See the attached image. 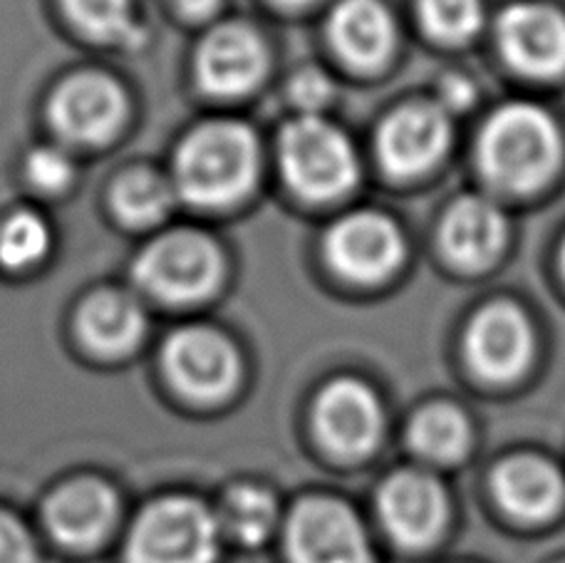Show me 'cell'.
<instances>
[{"mask_svg":"<svg viewBox=\"0 0 565 563\" xmlns=\"http://www.w3.org/2000/svg\"><path fill=\"white\" fill-rule=\"evenodd\" d=\"M258 177V145L238 123H211L177 155V189L191 204L221 209L244 199Z\"/></svg>","mask_w":565,"mask_h":563,"instance_id":"1","label":"cell"},{"mask_svg":"<svg viewBox=\"0 0 565 563\" xmlns=\"http://www.w3.org/2000/svg\"><path fill=\"white\" fill-rule=\"evenodd\" d=\"M479 159L493 184L511 191L536 189L561 162L558 127L533 105L503 107L483 127Z\"/></svg>","mask_w":565,"mask_h":563,"instance_id":"2","label":"cell"},{"mask_svg":"<svg viewBox=\"0 0 565 563\" xmlns=\"http://www.w3.org/2000/svg\"><path fill=\"white\" fill-rule=\"evenodd\" d=\"M280 164L298 194L326 201L358 182V157L348 137L318 115H302L282 129Z\"/></svg>","mask_w":565,"mask_h":563,"instance_id":"3","label":"cell"},{"mask_svg":"<svg viewBox=\"0 0 565 563\" xmlns=\"http://www.w3.org/2000/svg\"><path fill=\"white\" fill-rule=\"evenodd\" d=\"M218 521L191 499H164L137 519L129 534V563H214Z\"/></svg>","mask_w":565,"mask_h":563,"instance_id":"4","label":"cell"},{"mask_svg":"<svg viewBox=\"0 0 565 563\" xmlns=\"http://www.w3.org/2000/svg\"><path fill=\"white\" fill-rule=\"evenodd\" d=\"M135 276L151 296L169 304H191L218 286L224 258L211 238L194 231H177L141 251Z\"/></svg>","mask_w":565,"mask_h":563,"instance_id":"5","label":"cell"},{"mask_svg":"<svg viewBox=\"0 0 565 563\" xmlns=\"http://www.w3.org/2000/svg\"><path fill=\"white\" fill-rule=\"evenodd\" d=\"M286 544L292 563H370L365 531L340 501H302L288 521Z\"/></svg>","mask_w":565,"mask_h":563,"instance_id":"6","label":"cell"},{"mask_svg":"<svg viewBox=\"0 0 565 563\" xmlns=\"http://www.w3.org/2000/svg\"><path fill=\"white\" fill-rule=\"evenodd\" d=\"M169 380L194 400H221L234 390L241 365L234 346L211 328H184L164 348Z\"/></svg>","mask_w":565,"mask_h":563,"instance_id":"7","label":"cell"},{"mask_svg":"<svg viewBox=\"0 0 565 563\" xmlns=\"http://www.w3.org/2000/svg\"><path fill=\"white\" fill-rule=\"evenodd\" d=\"M326 254L338 274L358 284H377L399 266L405 244L390 219L362 211L332 226Z\"/></svg>","mask_w":565,"mask_h":563,"instance_id":"8","label":"cell"},{"mask_svg":"<svg viewBox=\"0 0 565 563\" xmlns=\"http://www.w3.org/2000/svg\"><path fill=\"white\" fill-rule=\"evenodd\" d=\"M50 119L57 132L73 142L99 145L122 125L125 95L105 75H75L50 99Z\"/></svg>","mask_w":565,"mask_h":563,"instance_id":"9","label":"cell"},{"mask_svg":"<svg viewBox=\"0 0 565 563\" xmlns=\"http://www.w3.org/2000/svg\"><path fill=\"white\" fill-rule=\"evenodd\" d=\"M316 425L330 452L360 459L375 449L382 435L380 402L362 382L338 380L318 400Z\"/></svg>","mask_w":565,"mask_h":563,"instance_id":"10","label":"cell"},{"mask_svg":"<svg viewBox=\"0 0 565 563\" xmlns=\"http://www.w3.org/2000/svg\"><path fill=\"white\" fill-rule=\"evenodd\" d=\"M499 45L513 67L529 75L565 70V18L546 6H511L499 18Z\"/></svg>","mask_w":565,"mask_h":563,"instance_id":"11","label":"cell"},{"mask_svg":"<svg viewBox=\"0 0 565 563\" xmlns=\"http://www.w3.org/2000/svg\"><path fill=\"white\" fill-rule=\"evenodd\" d=\"M380 517L397 544L424 549L441 534L447 501L431 477L419 471H402L380 491Z\"/></svg>","mask_w":565,"mask_h":563,"instance_id":"12","label":"cell"},{"mask_svg":"<svg viewBox=\"0 0 565 563\" xmlns=\"http://www.w3.org/2000/svg\"><path fill=\"white\" fill-rule=\"evenodd\" d=\"M533 353V336L513 306H491L473 318L467 333V355L479 375L507 382L521 375Z\"/></svg>","mask_w":565,"mask_h":563,"instance_id":"13","label":"cell"},{"mask_svg":"<svg viewBox=\"0 0 565 563\" xmlns=\"http://www.w3.org/2000/svg\"><path fill=\"white\" fill-rule=\"evenodd\" d=\"M449 142L447 115L434 105H409L380 129V159L392 174L412 177L439 162Z\"/></svg>","mask_w":565,"mask_h":563,"instance_id":"14","label":"cell"},{"mask_svg":"<svg viewBox=\"0 0 565 563\" xmlns=\"http://www.w3.org/2000/svg\"><path fill=\"white\" fill-rule=\"evenodd\" d=\"M266 73V50L246 25H221L199 50V77L214 95H244Z\"/></svg>","mask_w":565,"mask_h":563,"instance_id":"15","label":"cell"},{"mask_svg":"<svg viewBox=\"0 0 565 563\" xmlns=\"http://www.w3.org/2000/svg\"><path fill=\"white\" fill-rule=\"evenodd\" d=\"M45 519L60 544L89 551L103 544L117 519V499L99 481H75L47 501Z\"/></svg>","mask_w":565,"mask_h":563,"instance_id":"16","label":"cell"},{"mask_svg":"<svg viewBox=\"0 0 565 563\" xmlns=\"http://www.w3.org/2000/svg\"><path fill=\"white\" fill-rule=\"evenodd\" d=\"M507 221L487 199L469 196L449 209L441 224V246L454 264L483 268L501 254Z\"/></svg>","mask_w":565,"mask_h":563,"instance_id":"17","label":"cell"},{"mask_svg":"<svg viewBox=\"0 0 565 563\" xmlns=\"http://www.w3.org/2000/svg\"><path fill=\"white\" fill-rule=\"evenodd\" d=\"M330 40L355 67H377L395 45V23L380 0H342L330 15Z\"/></svg>","mask_w":565,"mask_h":563,"instance_id":"18","label":"cell"},{"mask_svg":"<svg viewBox=\"0 0 565 563\" xmlns=\"http://www.w3.org/2000/svg\"><path fill=\"white\" fill-rule=\"evenodd\" d=\"M493 489L509 514L523 521H543L561 507L565 487L548 461L516 457L493 475Z\"/></svg>","mask_w":565,"mask_h":563,"instance_id":"19","label":"cell"},{"mask_svg":"<svg viewBox=\"0 0 565 563\" xmlns=\"http://www.w3.org/2000/svg\"><path fill=\"white\" fill-rule=\"evenodd\" d=\"M145 314L132 298L122 294H97L85 304L79 330L87 346L105 355L132 350L145 336Z\"/></svg>","mask_w":565,"mask_h":563,"instance_id":"20","label":"cell"},{"mask_svg":"<svg viewBox=\"0 0 565 563\" xmlns=\"http://www.w3.org/2000/svg\"><path fill=\"white\" fill-rule=\"evenodd\" d=\"M409 442L422 457L454 461L467 452L469 445L467 419L449 405H431L412 419Z\"/></svg>","mask_w":565,"mask_h":563,"instance_id":"21","label":"cell"},{"mask_svg":"<svg viewBox=\"0 0 565 563\" xmlns=\"http://www.w3.org/2000/svg\"><path fill=\"white\" fill-rule=\"evenodd\" d=\"M278 509L274 497L256 487H238L224 501V529L246 546H258L274 534Z\"/></svg>","mask_w":565,"mask_h":563,"instance_id":"22","label":"cell"},{"mask_svg":"<svg viewBox=\"0 0 565 563\" xmlns=\"http://www.w3.org/2000/svg\"><path fill=\"white\" fill-rule=\"evenodd\" d=\"M171 194L169 184L164 179L157 177L147 169H137L127 177L119 179L115 189V209L127 224L132 226H147L154 224L161 216L169 214L171 209Z\"/></svg>","mask_w":565,"mask_h":563,"instance_id":"23","label":"cell"},{"mask_svg":"<svg viewBox=\"0 0 565 563\" xmlns=\"http://www.w3.org/2000/svg\"><path fill=\"white\" fill-rule=\"evenodd\" d=\"M47 224L33 211H20L0 229V264L8 268H28L47 254Z\"/></svg>","mask_w":565,"mask_h":563,"instance_id":"24","label":"cell"},{"mask_svg":"<svg viewBox=\"0 0 565 563\" xmlns=\"http://www.w3.org/2000/svg\"><path fill=\"white\" fill-rule=\"evenodd\" d=\"M419 15L429 35L441 43H463L477 35L481 3L479 0H422Z\"/></svg>","mask_w":565,"mask_h":563,"instance_id":"25","label":"cell"},{"mask_svg":"<svg viewBox=\"0 0 565 563\" xmlns=\"http://www.w3.org/2000/svg\"><path fill=\"white\" fill-rule=\"evenodd\" d=\"M65 8L70 18L93 38L125 43L137 35L129 0H65Z\"/></svg>","mask_w":565,"mask_h":563,"instance_id":"26","label":"cell"},{"mask_svg":"<svg viewBox=\"0 0 565 563\" xmlns=\"http://www.w3.org/2000/svg\"><path fill=\"white\" fill-rule=\"evenodd\" d=\"M28 179L43 191H60L73 179V162L60 149L43 147L28 157Z\"/></svg>","mask_w":565,"mask_h":563,"instance_id":"27","label":"cell"},{"mask_svg":"<svg viewBox=\"0 0 565 563\" xmlns=\"http://www.w3.org/2000/svg\"><path fill=\"white\" fill-rule=\"evenodd\" d=\"M290 95L302 113L316 115L320 107L328 105L332 85L326 75L318 73V70H302V73H298L296 79H292Z\"/></svg>","mask_w":565,"mask_h":563,"instance_id":"28","label":"cell"},{"mask_svg":"<svg viewBox=\"0 0 565 563\" xmlns=\"http://www.w3.org/2000/svg\"><path fill=\"white\" fill-rule=\"evenodd\" d=\"M0 563H35L33 541L8 514H0Z\"/></svg>","mask_w":565,"mask_h":563,"instance_id":"29","label":"cell"},{"mask_svg":"<svg viewBox=\"0 0 565 563\" xmlns=\"http://www.w3.org/2000/svg\"><path fill=\"white\" fill-rule=\"evenodd\" d=\"M471 85L463 77H449L441 87V99L449 107H467L471 103Z\"/></svg>","mask_w":565,"mask_h":563,"instance_id":"30","label":"cell"},{"mask_svg":"<svg viewBox=\"0 0 565 563\" xmlns=\"http://www.w3.org/2000/svg\"><path fill=\"white\" fill-rule=\"evenodd\" d=\"M179 8L184 10L186 15L194 18H204L209 13H214V8L218 6V0H177Z\"/></svg>","mask_w":565,"mask_h":563,"instance_id":"31","label":"cell"},{"mask_svg":"<svg viewBox=\"0 0 565 563\" xmlns=\"http://www.w3.org/2000/svg\"><path fill=\"white\" fill-rule=\"evenodd\" d=\"M280 6H290V8H296V6H306V3H310V0H278Z\"/></svg>","mask_w":565,"mask_h":563,"instance_id":"32","label":"cell"},{"mask_svg":"<svg viewBox=\"0 0 565 563\" xmlns=\"http://www.w3.org/2000/svg\"><path fill=\"white\" fill-rule=\"evenodd\" d=\"M563 268H565V248H563Z\"/></svg>","mask_w":565,"mask_h":563,"instance_id":"33","label":"cell"}]
</instances>
